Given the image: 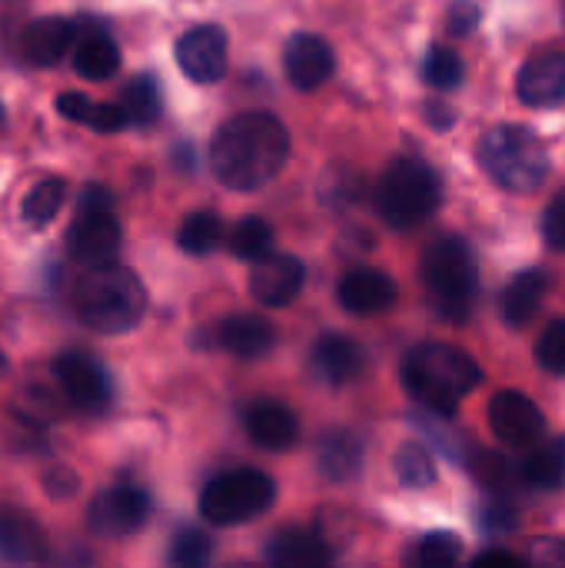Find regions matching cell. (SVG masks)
<instances>
[{"label":"cell","mask_w":565,"mask_h":568,"mask_svg":"<svg viewBox=\"0 0 565 568\" xmlns=\"http://www.w3.org/2000/svg\"><path fill=\"white\" fill-rule=\"evenodd\" d=\"M516 97L526 106H556L565 100V53L539 50L533 53L516 77Z\"/></svg>","instance_id":"obj_16"},{"label":"cell","mask_w":565,"mask_h":568,"mask_svg":"<svg viewBox=\"0 0 565 568\" xmlns=\"http://www.w3.org/2000/svg\"><path fill=\"white\" fill-rule=\"evenodd\" d=\"M266 559L276 568H323L336 559L330 539L316 529H280L266 542Z\"/></svg>","instance_id":"obj_19"},{"label":"cell","mask_w":565,"mask_h":568,"mask_svg":"<svg viewBox=\"0 0 565 568\" xmlns=\"http://www.w3.org/2000/svg\"><path fill=\"white\" fill-rule=\"evenodd\" d=\"M423 286L443 320L463 323L480 300L476 250L456 233L436 236L423 253Z\"/></svg>","instance_id":"obj_4"},{"label":"cell","mask_w":565,"mask_h":568,"mask_svg":"<svg viewBox=\"0 0 565 568\" xmlns=\"http://www.w3.org/2000/svg\"><path fill=\"white\" fill-rule=\"evenodd\" d=\"M290 160V130L280 116L253 110L230 116L210 143L213 176L240 193L260 190L280 176Z\"/></svg>","instance_id":"obj_1"},{"label":"cell","mask_w":565,"mask_h":568,"mask_svg":"<svg viewBox=\"0 0 565 568\" xmlns=\"http://www.w3.org/2000/svg\"><path fill=\"white\" fill-rule=\"evenodd\" d=\"M490 429L509 449H533L546 436V416L529 396L506 389L490 403Z\"/></svg>","instance_id":"obj_11"},{"label":"cell","mask_w":565,"mask_h":568,"mask_svg":"<svg viewBox=\"0 0 565 568\" xmlns=\"http://www.w3.org/2000/svg\"><path fill=\"white\" fill-rule=\"evenodd\" d=\"M87 126L97 133H120L123 126H130V113L123 103H93Z\"/></svg>","instance_id":"obj_39"},{"label":"cell","mask_w":565,"mask_h":568,"mask_svg":"<svg viewBox=\"0 0 565 568\" xmlns=\"http://www.w3.org/2000/svg\"><path fill=\"white\" fill-rule=\"evenodd\" d=\"M226 30L216 23H200L190 27L180 40H176V63L180 70L193 80V83H216L226 73Z\"/></svg>","instance_id":"obj_12"},{"label":"cell","mask_w":565,"mask_h":568,"mask_svg":"<svg viewBox=\"0 0 565 568\" xmlns=\"http://www.w3.org/2000/svg\"><path fill=\"white\" fill-rule=\"evenodd\" d=\"M53 376L60 393L80 413H107L113 403V379L107 366L87 349H67L53 359Z\"/></svg>","instance_id":"obj_8"},{"label":"cell","mask_w":565,"mask_h":568,"mask_svg":"<svg viewBox=\"0 0 565 568\" xmlns=\"http://www.w3.org/2000/svg\"><path fill=\"white\" fill-rule=\"evenodd\" d=\"M70 306L87 329L100 336H120L143 320L147 290L133 270L117 263H100V266H87V273L73 283Z\"/></svg>","instance_id":"obj_3"},{"label":"cell","mask_w":565,"mask_h":568,"mask_svg":"<svg viewBox=\"0 0 565 568\" xmlns=\"http://www.w3.org/2000/svg\"><path fill=\"white\" fill-rule=\"evenodd\" d=\"M463 77H466L463 73V60H460L456 50H450L443 43L430 47L426 63H423V80L430 87H436V90H456L463 83Z\"/></svg>","instance_id":"obj_35"},{"label":"cell","mask_w":565,"mask_h":568,"mask_svg":"<svg viewBox=\"0 0 565 568\" xmlns=\"http://www.w3.org/2000/svg\"><path fill=\"white\" fill-rule=\"evenodd\" d=\"M3 373H7V356L0 353V376H3Z\"/></svg>","instance_id":"obj_47"},{"label":"cell","mask_w":565,"mask_h":568,"mask_svg":"<svg viewBox=\"0 0 565 568\" xmlns=\"http://www.w3.org/2000/svg\"><path fill=\"white\" fill-rule=\"evenodd\" d=\"M213 559V539L193 526H183L173 542H170V552H167V562L176 568H200Z\"/></svg>","instance_id":"obj_33"},{"label":"cell","mask_w":565,"mask_h":568,"mask_svg":"<svg viewBox=\"0 0 565 568\" xmlns=\"http://www.w3.org/2000/svg\"><path fill=\"white\" fill-rule=\"evenodd\" d=\"M483 20V10L476 0H453L446 13V33L450 37H473Z\"/></svg>","instance_id":"obj_38"},{"label":"cell","mask_w":565,"mask_h":568,"mask_svg":"<svg viewBox=\"0 0 565 568\" xmlns=\"http://www.w3.org/2000/svg\"><path fill=\"white\" fill-rule=\"evenodd\" d=\"M303 283H306V266L293 253H270L266 260L253 263V273H250L253 300L270 310H283L296 303V296L303 293Z\"/></svg>","instance_id":"obj_13"},{"label":"cell","mask_w":565,"mask_h":568,"mask_svg":"<svg viewBox=\"0 0 565 568\" xmlns=\"http://www.w3.org/2000/svg\"><path fill=\"white\" fill-rule=\"evenodd\" d=\"M123 106L130 113V123L137 126H153L160 110H163V97H160V83L153 73H137L127 87H123Z\"/></svg>","instance_id":"obj_29"},{"label":"cell","mask_w":565,"mask_h":568,"mask_svg":"<svg viewBox=\"0 0 565 568\" xmlns=\"http://www.w3.org/2000/svg\"><path fill=\"white\" fill-rule=\"evenodd\" d=\"M523 559L516 556V552H509V549H486V552H480L476 556V566H519Z\"/></svg>","instance_id":"obj_45"},{"label":"cell","mask_w":565,"mask_h":568,"mask_svg":"<svg viewBox=\"0 0 565 568\" xmlns=\"http://www.w3.org/2000/svg\"><path fill=\"white\" fill-rule=\"evenodd\" d=\"M63 240H67L70 260H77L80 266H100V263H113V256L123 243V230L117 223L113 206L77 203V216Z\"/></svg>","instance_id":"obj_9"},{"label":"cell","mask_w":565,"mask_h":568,"mask_svg":"<svg viewBox=\"0 0 565 568\" xmlns=\"http://www.w3.org/2000/svg\"><path fill=\"white\" fill-rule=\"evenodd\" d=\"M336 296L343 303L346 313H356V316H380V313H390L396 303H400V286L393 276H386L383 270H373V266H356L350 270L340 286H336Z\"/></svg>","instance_id":"obj_14"},{"label":"cell","mask_w":565,"mask_h":568,"mask_svg":"<svg viewBox=\"0 0 565 568\" xmlns=\"http://www.w3.org/2000/svg\"><path fill=\"white\" fill-rule=\"evenodd\" d=\"M543 236H546V243L553 250H563L565 253V190L543 213Z\"/></svg>","instance_id":"obj_40"},{"label":"cell","mask_w":565,"mask_h":568,"mask_svg":"<svg viewBox=\"0 0 565 568\" xmlns=\"http://www.w3.org/2000/svg\"><path fill=\"white\" fill-rule=\"evenodd\" d=\"M470 469H473V476H476L486 489H496V493L509 489L513 483H526V479H523V466L513 469V463H509L503 453H490V449L473 453Z\"/></svg>","instance_id":"obj_34"},{"label":"cell","mask_w":565,"mask_h":568,"mask_svg":"<svg viewBox=\"0 0 565 568\" xmlns=\"http://www.w3.org/2000/svg\"><path fill=\"white\" fill-rule=\"evenodd\" d=\"M313 373L326 383V386H350L356 383L363 373H366V349L343 336V333H323L316 343H313Z\"/></svg>","instance_id":"obj_17"},{"label":"cell","mask_w":565,"mask_h":568,"mask_svg":"<svg viewBox=\"0 0 565 568\" xmlns=\"http://www.w3.org/2000/svg\"><path fill=\"white\" fill-rule=\"evenodd\" d=\"M320 473L333 483H350L363 469V439L350 429H330L316 446Z\"/></svg>","instance_id":"obj_24"},{"label":"cell","mask_w":565,"mask_h":568,"mask_svg":"<svg viewBox=\"0 0 565 568\" xmlns=\"http://www.w3.org/2000/svg\"><path fill=\"white\" fill-rule=\"evenodd\" d=\"M480 523L490 532H509V529H516V513L509 509V503H490V506H483Z\"/></svg>","instance_id":"obj_44"},{"label":"cell","mask_w":565,"mask_h":568,"mask_svg":"<svg viewBox=\"0 0 565 568\" xmlns=\"http://www.w3.org/2000/svg\"><path fill=\"white\" fill-rule=\"evenodd\" d=\"M403 389L420 403L423 413L450 419L460 403L483 383L480 363L450 343H420L406 353L400 369Z\"/></svg>","instance_id":"obj_2"},{"label":"cell","mask_w":565,"mask_h":568,"mask_svg":"<svg viewBox=\"0 0 565 568\" xmlns=\"http://www.w3.org/2000/svg\"><path fill=\"white\" fill-rule=\"evenodd\" d=\"M463 559V542L453 532H430L410 552V562L420 568H450Z\"/></svg>","instance_id":"obj_32"},{"label":"cell","mask_w":565,"mask_h":568,"mask_svg":"<svg viewBox=\"0 0 565 568\" xmlns=\"http://www.w3.org/2000/svg\"><path fill=\"white\" fill-rule=\"evenodd\" d=\"M523 479L529 489H565V439H539L523 459Z\"/></svg>","instance_id":"obj_26"},{"label":"cell","mask_w":565,"mask_h":568,"mask_svg":"<svg viewBox=\"0 0 565 568\" xmlns=\"http://www.w3.org/2000/svg\"><path fill=\"white\" fill-rule=\"evenodd\" d=\"M90 110H93V103L83 97V93H60L57 97V113L63 116V120H70V123H87L90 120Z\"/></svg>","instance_id":"obj_43"},{"label":"cell","mask_w":565,"mask_h":568,"mask_svg":"<svg viewBox=\"0 0 565 568\" xmlns=\"http://www.w3.org/2000/svg\"><path fill=\"white\" fill-rule=\"evenodd\" d=\"M73 70L93 83L110 80L120 70V47L103 30H90L73 43Z\"/></svg>","instance_id":"obj_25"},{"label":"cell","mask_w":565,"mask_h":568,"mask_svg":"<svg viewBox=\"0 0 565 568\" xmlns=\"http://www.w3.org/2000/svg\"><path fill=\"white\" fill-rule=\"evenodd\" d=\"M0 123H3V106H0Z\"/></svg>","instance_id":"obj_48"},{"label":"cell","mask_w":565,"mask_h":568,"mask_svg":"<svg viewBox=\"0 0 565 568\" xmlns=\"http://www.w3.org/2000/svg\"><path fill=\"white\" fill-rule=\"evenodd\" d=\"M443 200V183L436 170L416 156L393 160L373 190V206L380 220L393 230H413L426 223Z\"/></svg>","instance_id":"obj_5"},{"label":"cell","mask_w":565,"mask_h":568,"mask_svg":"<svg viewBox=\"0 0 565 568\" xmlns=\"http://www.w3.org/2000/svg\"><path fill=\"white\" fill-rule=\"evenodd\" d=\"M276 503V483L260 469H233L200 493V516L213 526H243Z\"/></svg>","instance_id":"obj_7"},{"label":"cell","mask_w":565,"mask_h":568,"mask_svg":"<svg viewBox=\"0 0 565 568\" xmlns=\"http://www.w3.org/2000/svg\"><path fill=\"white\" fill-rule=\"evenodd\" d=\"M363 193V176L353 166H336L320 180V200L333 210L353 206Z\"/></svg>","instance_id":"obj_36"},{"label":"cell","mask_w":565,"mask_h":568,"mask_svg":"<svg viewBox=\"0 0 565 568\" xmlns=\"http://www.w3.org/2000/svg\"><path fill=\"white\" fill-rule=\"evenodd\" d=\"M150 509H153V503L140 486H110L93 496V503L87 509V523L97 536L120 539V536L143 529L150 519Z\"/></svg>","instance_id":"obj_10"},{"label":"cell","mask_w":565,"mask_h":568,"mask_svg":"<svg viewBox=\"0 0 565 568\" xmlns=\"http://www.w3.org/2000/svg\"><path fill=\"white\" fill-rule=\"evenodd\" d=\"M47 552V536L33 516L20 509H0V559L7 562H40Z\"/></svg>","instance_id":"obj_22"},{"label":"cell","mask_w":565,"mask_h":568,"mask_svg":"<svg viewBox=\"0 0 565 568\" xmlns=\"http://www.w3.org/2000/svg\"><path fill=\"white\" fill-rule=\"evenodd\" d=\"M216 346L236 359H260L276 346V326L256 313H236L216 326Z\"/></svg>","instance_id":"obj_21"},{"label":"cell","mask_w":565,"mask_h":568,"mask_svg":"<svg viewBox=\"0 0 565 568\" xmlns=\"http://www.w3.org/2000/svg\"><path fill=\"white\" fill-rule=\"evenodd\" d=\"M426 120H430V126H436V130H450V126L456 123V110H450L446 103H430V106H426Z\"/></svg>","instance_id":"obj_46"},{"label":"cell","mask_w":565,"mask_h":568,"mask_svg":"<svg viewBox=\"0 0 565 568\" xmlns=\"http://www.w3.org/2000/svg\"><path fill=\"white\" fill-rule=\"evenodd\" d=\"M480 163L509 193H536L549 176L546 143L519 123H500L480 140Z\"/></svg>","instance_id":"obj_6"},{"label":"cell","mask_w":565,"mask_h":568,"mask_svg":"<svg viewBox=\"0 0 565 568\" xmlns=\"http://www.w3.org/2000/svg\"><path fill=\"white\" fill-rule=\"evenodd\" d=\"M223 240V220L213 210H196L180 223L176 243L190 256H210Z\"/></svg>","instance_id":"obj_28"},{"label":"cell","mask_w":565,"mask_h":568,"mask_svg":"<svg viewBox=\"0 0 565 568\" xmlns=\"http://www.w3.org/2000/svg\"><path fill=\"white\" fill-rule=\"evenodd\" d=\"M276 233L263 216H243L230 233V253L243 263H260L273 253Z\"/></svg>","instance_id":"obj_27"},{"label":"cell","mask_w":565,"mask_h":568,"mask_svg":"<svg viewBox=\"0 0 565 568\" xmlns=\"http://www.w3.org/2000/svg\"><path fill=\"white\" fill-rule=\"evenodd\" d=\"M77 486H80V479L67 466H50L43 473V489H47L50 499H70L77 493Z\"/></svg>","instance_id":"obj_41"},{"label":"cell","mask_w":565,"mask_h":568,"mask_svg":"<svg viewBox=\"0 0 565 568\" xmlns=\"http://www.w3.org/2000/svg\"><path fill=\"white\" fill-rule=\"evenodd\" d=\"M63 200H67V183H63L60 176H47V180H40V183L23 196L20 213H23V220H27L33 230H40V226H47V223L60 213Z\"/></svg>","instance_id":"obj_30"},{"label":"cell","mask_w":565,"mask_h":568,"mask_svg":"<svg viewBox=\"0 0 565 568\" xmlns=\"http://www.w3.org/2000/svg\"><path fill=\"white\" fill-rule=\"evenodd\" d=\"M283 67L286 77L296 90H316L333 77L336 57L333 47L316 37V33H293L286 40V53H283Z\"/></svg>","instance_id":"obj_18"},{"label":"cell","mask_w":565,"mask_h":568,"mask_svg":"<svg viewBox=\"0 0 565 568\" xmlns=\"http://www.w3.org/2000/svg\"><path fill=\"white\" fill-rule=\"evenodd\" d=\"M533 562L565 568V536H546L533 542Z\"/></svg>","instance_id":"obj_42"},{"label":"cell","mask_w":565,"mask_h":568,"mask_svg":"<svg viewBox=\"0 0 565 568\" xmlns=\"http://www.w3.org/2000/svg\"><path fill=\"white\" fill-rule=\"evenodd\" d=\"M243 426L250 433V443L266 453H286L300 439V419L280 399H253L243 409Z\"/></svg>","instance_id":"obj_15"},{"label":"cell","mask_w":565,"mask_h":568,"mask_svg":"<svg viewBox=\"0 0 565 568\" xmlns=\"http://www.w3.org/2000/svg\"><path fill=\"white\" fill-rule=\"evenodd\" d=\"M546 293H549V273H543V270H523L503 290V320L513 329H526L536 320V313L543 310Z\"/></svg>","instance_id":"obj_23"},{"label":"cell","mask_w":565,"mask_h":568,"mask_svg":"<svg viewBox=\"0 0 565 568\" xmlns=\"http://www.w3.org/2000/svg\"><path fill=\"white\" fill-rule=\"evenodd\" d=\"M536 363L553 373V376H565V320L549 323L539 339H536Z\"/></svg>","instance_id":"obj_37"},{"label":"cell","mask_w":565,"mask_h":568,"mask_svg":"<svg viewBox=\"0 0 565 568\" xmlns=\"http://www.w3.org/2000/svg\"><path fill=\"white\" fill-rule=\"evenodd\" d=\"M77 43V23L67 17H40L20 33V57L33 67L60 63Z\"/></svg>","instance_id":"obj_20"},{"label":"cell","mask_w":565,"mask_h":568,"mask_svg":"<svg viewBox=\"0 0 565 568\" xmlns=\"http://www.w3.org/2000/svg\"><path fill=\"white\" fill-rule=\"evenodd\" d=\"M393 466L396 479L410 489H430L436 483V459L423 443H403Z\"/></svg>","instance_id":"obj_31"}]
</instances>
